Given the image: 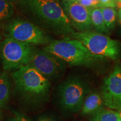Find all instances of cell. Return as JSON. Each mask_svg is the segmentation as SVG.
I'll return each mask as SVG.
<instances>
[{
  "label": "cell",
  "instance_id": "obj_1",
  "mask_svg": "<svg viewBox=\"0 0 121 121\" xmlns=\"http://www.w3.org/2000/svg\"><path fill=\"white\" fill-rule=\"evenodd\" d=\"M17 3L21 13L45 31L65 37L75 31L57 0H20Z\"/></svg>",
  "mask_w": 121,
  "mask_h": 121
},
{
  "label": "cell",
  "instance_id": "obj_2",
  "mask_svg": "<svg viewBox=\"0 0 121 121\" xmlns=\"http://www.w3.org/2000/svg\"><path fill=\"white\" fill-rule=\"evenodd\" d=\"M13 94L21 102L30 107H38L47 102L51 83L30 65L11 72Z\"/></svg>",
  "mask_w": 121,
  "mask_h": 121
},
{
  "label": "cell",
  "instance_id": "obj_3",
  "mask_svg": "<svg viewBox=\"0 0 121 121\" xmlns=\"http://www.w3.org/2000/svg\"><path fill=\"white\" fill-rule=\"evenodd\" d=\"M43 49L73 66L95 68L107 60L105 57L92 53L79 40L67 37L61 40H53Z\"/></svg>",
  "mask_w": 121,
  "mask_h": 121
},
{
  "label": "cell",
  "instance_id": "obj_4",
  "mask_svg": "<svg viewBox=\"0 0 121 121\" xmlns=\"http://www.w3.org/2000/svg\"><path fill=\"white\" fill-rule=\"evenodd\" d=\"M4 38L35 45H45L52 41V38L44 30L31 22L20 18H12L2 26Z\"/></svg>",
  "mask_w": 121,
  "mask_h": 121
},
{
  "label": "cell",
  "instance_id": "obj_5",
  "mask_svg": "<svg viewBox=\"0 0 121 121\" xmlns=\"http://www.w3.org/2000/svg\"><path fill=\"white\" fill-rule=\"evenodd\" d=\"M58 100L60 108L66 112L81 111L84 100L90 93L87 81L80 76H71L58 87Z\"/></svg>",
  "mask_w": 121,
  "mask_h": 121
},
{
  "label": "cell",
  "instance_id": "obj_6",
  "mask_svg": "<svg viewBox=\"0 0 121 121\" xmlns=\"http://www.w3.org/2000/svg\"><path fill=\"white\" fill-rule=\"evenodd\" d=\"M37 48L34 45L11 38L0 42V60L3 70L13 72L29 65Z\"/></svg>",
  "mask_w": 121,
  "mask_h": 121
},
{
  "label": "cell",
  "instance_id": "obj_7",
  "mask_svg": "<svg viewBox=\"0 0 121 121\" xmlns=\"http://www.w3.org/2000/svg\"><path fill=\"white\" fill-rule=\"evenodd\" d=\"M79 40L90 51L96 55L118 60L121 53V43L93 30L78 32L75 31L69 37Z\"/></svg>",
  "mask_w": 121,
  "mask_h": 121
},
{
  "label": "cell",
  "instance_id": "obj_8",
  "mask_svg": "<svg viewBox=\"0 0 121 121\" xmlns=\"http://www.w3.org/2000/svg\"><path fill=\"white\" fill-rule=\"evenodd\" d=\"M29 65L50 81H54L60 79L65 73L67 63L43 49H36Z\"/></svg>",
  "mask_w": 121,
  "mask_h": 121
},
{
  "label": "cell",
  "instance_id": "obj_9",
  "mask_svg": "<svg viewBox=\"0 0 121 121\" xmlns=\"http://www.w3.org/2000/svg\"><path fill=\"white\" fill-rule=\"evenodd\" d=\"M101 95L107 108L121 110V65L117 63L112 72L104 78Z\"/></svg>",
  "mask_w": 121,
  "mask_h": 121
},
{
  "label": "cell",
  "instance_id": "obj_10",
  "mask_svg": "<svg viewBox=\"0 0 121 121\" xmlns=\"http://www.w3.org/2000/svg\"><path fill=\"white\" fill-rule=\"evenodd\" d=\"M61 5L73 30L78 32L91 30V9L84 6L77 0H63Z\"/></svg>",
  "mask_w": 121,
  "mask_h": 121
},
{
  "label": "cell",
  "instance_id": "obj_11",
  "mask_svg": "<svg viewBox=\"0 0 121 121\" xmlns=\"http://www.w3.org/2000/svg\"><path fill=\"white\" fill-rule=\"evenodd\" d=\"M103 99L101 94L91 92L87 95L84 100L81 112L83 115H91L97 113L105 108Z\"/></svg>",
  "mask_w": 121,
  "mask_h": 121
},
{
  "label": "cell",
  "instance_id": "obj_12",
  "mask_svg": "<svg viewBox=\"0 0 121 121\" xmlns=\"http://www.w3.org/2000/svg\"><path fill=\"white\" fill-rule=\"evenodd\" d=\"M13 81L9 72L3 71L0 75V108H6L10 102Z\"/></svg>",
  "mask_w": 121,
  "mask_h": 121
},
{
  "label": "cell",
  "instance_id": "obj_13",
  "mask_svg": "<svg viewBox=\"0 0 121 121\" xmlns=\"http://www.w3.org/2000/svg\"><path fill=\"white\" fill-rule=\"evenodd\" d=\"M91 20L94 31L103 34L109 35L110 32L105 26L103 15L100 7H95L91 10Z\"/></svg>",
  "mask_w": 121,
  "mask_h": 121
},
{
  "label": "cell",
  "instance_id": "obj_14",
  "mask_svg": "<svg viewBox=\"0 0 121 121\" xmlns=\"http://www.w3.org/2000/svg\"><path fill=\"white\" fill-rule=\"evenodd\" d=\"M90 121H121L116 110L103 108L91 116Z\"/></svg>",
  "mask_w": 121,
  "mask_h": 121
},
{
  "label": "cell",
  "instance_id": "obj_15",
  "mask_svg": "<svg viewBox=\"0 0 121 121\" xmlns=\"http://www.w3.org/2000/svg\"><path fill=\"white\" fill-rule=\"evenodd\" d=\"M103 15L105 26L110 33L116 26L117 20V11L113 7H100Z\"/></svg>",
  "mask_w": 121,
  "mask_h": 121
},
{
  "label": "cell",
  "instance_id": "obj_16",
  "mask_svg": "<svg viewBox=\"0 0 121 121\" xmlns=\"http://www.w3.org/2000/svg\"><path fill=\"white\" fill-rule=\"evenodd\" d=\"M15 6L12 2L6 0H0V22H4L13 18Z\"/></svg>",
  "mask_w": 121,
  "mask_h": 121
},
{
  "label": "cell",
  "instance_id": "obj_17",
  "mask_svg": "<svg viewBox=\"0 0 121 121\" xmlns=\"http://www.w3.org/2000/svg\"><path fill=\"white\" fill-rule=\"evenodd\" d=\"M7 121H30L24 116L23 114L19 112L13 110V115L8 119Z\"/></svg>",
  "mask_w": 121,
  "mask_h": 121
},
{
  "label": "cell",
  "instance_id": "obj_18",
  "mask_svg": "<svg viewBox=\"0 0 121 121\" xmlns=\"http://www.w3.org/2000/svg\"><path fill=\"white\" fill-rule=\"evenodd\" d=\"M113 7L116 8L115 0H100L99 7Z\"/></svg>",
  "mask_w": 121,
  "mask_h": 121
},
{
  "label": "cell",
  "instance_id": "obj_19",
  "mask_svg": "<svg viewBox=\"0 0 121 121\" xmlns=\"http://www.w3.org/2000/svg\"><path fill=\"white\" fill-rule=\"evenodd\" d=\"M80 4L84 6L89 9H93L96 7L95 4L92 0H77Z\"/></svg>",
  "mask_w": 121,
  "mask_h": 121
},
{
  "label": "cell",
  "instance_id": "obj_20",
  "mask_svg": "<svg viewBox=\"0 0 121 121\" xmlns=\"http://www.w3.org/2000/svg\"><path fill=\"white\" fill-rule=\"evenodd\" d=\"M37 121H60L52 116L48 114H44L40 116Z\"/></svg>",
  "mask_w": 121,
  "mask_h": 121
},
{
  "label": "cell",
  "instance_id": "obj_21",
  "mask_svg": "<svg viewBox=\"0 0 121 121\" xmlns=\"http://www.w3.org/2000/svg\"><path fill=\"white\" fill-rule=\"evenodd\" d=\"M117 22L121 27V9H119L117 11Z\"/></svg>",
  "mask_w": 121,
  "mask_h": 121
},
{
  "label": "cell",
  "instance_id": "obj_22",
  "mask_svg": "<svg viewBox=\"0 0 121 121\" xmlns=\"http://www.w3.org/2000/svg\"><path fill=\"white\" fill-rule=\"evenodd\" d=\"M116 1V8H117L118 10L121 9V1L120 0H115Z\"/></svg>",
  "mask_w": 121,
  "mask_h": 121
},
{
  "label": "cell",
  "instance_id": "obj_23",
  "mask_svg": "<svg viewBox=\"0 0 121 121\" xmlns=\"http://www.w3.org/2000/svg\"><path fill=\"white\" fill-rule=\"evenodd\" d=\"M93 1L94 3L95 4L96 7H99V4H100V0H92Z\"/></svg>",
  "mask_w": 121,
  "mask_h": 121
},
{
  "label": "cell",
  "instance_id": "obj_24",
  "mask_svg": "<svg viewBox=\"0 0 121 121\" xmlns=\"http://www.w3.org/2000/svg\"><path fill=\"white\" fill-rule=\"evenodd\" d=\"M6 1H8V2H12L13 4L14 2H19V1H20V0H6Z\"/></svg>",
  "mask_w": 121,
  "mask_h": 121
},
{
  "label": "cell",
  "instance_id": "obj_25",
  "mask_svg": "<svg viewBox=\"0 0 121 121\" xmlns=\"http://www.w3.org/2000/svg\"><path fill=\"white\" fill-rule=\"evenodd\" d=\"M3 71H4V70H3L2 66V64H1V60H0V75H1V73H2Z\"/></svg>",
  "mask_w": 121,
  "mask_h": 121
},
{
  "label": "cell",
  "instance_id": "obj_26",
  "mask_svg": "<svg viewBox=\"0 0 121 121\" xmlns=\"http://www.w3.org/2000/svg\"><path fill=\"white\" fill-rule=\"evenodd\" d=\"M1 109L0 108V121H1V118H2V110H1Z\"/></svg>",
  "mask_w": 121,
  "mask_h": 121
},
{
  "label": "cell",
  "instance_id": "obj_27",
  "mask_svg": "<svg viewBox=\"0 0 121 121\" xmlns=\"http://www.w3.org/2000/svg\"><path fill=\"white\" fill-rule=\"evenodd\" d=\"M118 113V114H119V117L120 118V119L121 121V110H119V111H117Z\"/></svg>",
  "mask_w": 121,
  "mask_h": 121
},
{
  "label": "cell",
  "instance_id": "obj_28",
  "mask_svg": "<svg viewBox=\"0 0 121 121\" xmlns=\"http://www.w3.org/2000/svg\"><path fill=\"white\" fill-rule=\"evenodd\" d=\"M66 1H70V0H66Z\"/></svg>",
  "mask_w": 121,
  "mask_h": 121
},
{
  "label": "cell",
  "instance_id": "obj_29",
  "mask_svg": "<svg viewBox=\"0 0 121 121\" xmlns=\"http://www.w3.org/2000/svg\"><path fill=\"white\" fill-rule=\"evenodd\" d=\"M120 1H121V0H120Z\"/></svg>",
  "mask_w": 121,
  "mask_h": 121
},
{
  "label": "cell",
  "instance_id": "obj_30",
  "mask_svg": "<svg viewBox=\"0 0 121 121\" xmlns=\"http://www.w3.org/2000/svg\"><path fill=\"white\" fill-rule=\"evenodd\" d=\"M0 42H1V41H0Z\"/></svg>",
  "mask_w": 121,
  "mask_h": 121
}]
</instances>
